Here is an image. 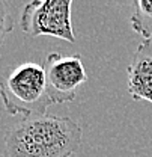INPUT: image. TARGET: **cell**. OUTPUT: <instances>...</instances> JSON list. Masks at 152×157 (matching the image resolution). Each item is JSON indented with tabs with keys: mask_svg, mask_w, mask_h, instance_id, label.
<instances>
[{
	"mask_svg": "<svg viewBox=\"0 0 152 157\" xmlns=\"http://www.w3.org/2000/svg\"><path fill=\"white\" fill-rule=\"evenodd\" d=\"M72 0H33L21 12V30L29 36H54L76 42L71 20Z\"/></svg>",
	"mask_w": 152,
	"mask_h": 157,
	"instance_id": "obj_3",
	"label": "cell"
},
{
	"mask_svg": "<svg viewBox=\"0 0 152 157\" xmlns=\"http://www.w3.org/2000/svg\"><path fill=\"white\" fill-rule=\"evenodd\" d=\"M127 88L134 101L152 103V38L139 44L127 70Z\"/></svg>",
	"mask_w": 152,
	"mask_h": 157,
	"instance_id": "obj_5",
	"label": "cell"
},
{
	"mask_svg": "<svg viewBox=\"0 0 152 157\" xmlns=\"http://www.w3.org/2000/svg\"><path fill=\"white\" fill-rule=\"evenodd\" d=\"M0 97L9 115L42 117L53 104L47 89L44 65L24 62L8 70L0 78Z\"/></svg>",
	"mask_w": 152,
	"mask_h": 157,
	"instance_id": "obj_2",
	"label": "cell"
},
{
	"mask_svg": "<svg viewBox=\"0 0 152 157\" xmlns=\"http://www.w3.org/2000/svg\"><path fill=\"white\" fill-rule=\"evenodd\" d=\"M14 29V17L11 12V5L0 0V47L3 45L8 33Z\"/></svg>",
	"mask_w": 152,
	"mask_h": 157,
	"instance_id": "obj_7",
	"label": "cell"
},
{
	"mask_svg": "<svg viewBox=\"0 0 152 157\" xmlns=\"http://www.w3.org/2000/svg\"><path fill=\"white\" fill-rule=\"evenodd\" d=\"M42 65L53 104L74 101L77 91L87 82V73L80 55L62 56L60 53H50Z\"/></svg>",
	"mask_w": 152,
	"mask_h": 157,
	"instance_id": "obj_4",
	"label": "cell"
},
{
	"mask_svg": "<svg viewBox=\"0 0 152 157\" xmlns=\"http://www.w3.org/2000/svg\"><path fill=\"white\" fill-rule=\"evenodd\" d=\"M133 8L130 18L133 30L145 39L152 38V0H135Z\"/></svg>",
	"mask_w": 152,
	"mask_h": 157,
	"instance_id": "obj_6",
	"label": "cell"
},
{
	"mask_svg": "<svg viewBox=\"0 0 152 157\" xmlns=\"http://www.w3.org/2000/svg\"><path fill=\"white\" fill-rule=\"evenodd\" d=\"M81 136L80 124L69 117L24 118L6 130L3 157H71Z\"/></svg>",
	"mask_w": 152,
	"mask_h": 157,
	"instance_id": "obj_1",
	"label": "cell"
}]
</instances>
